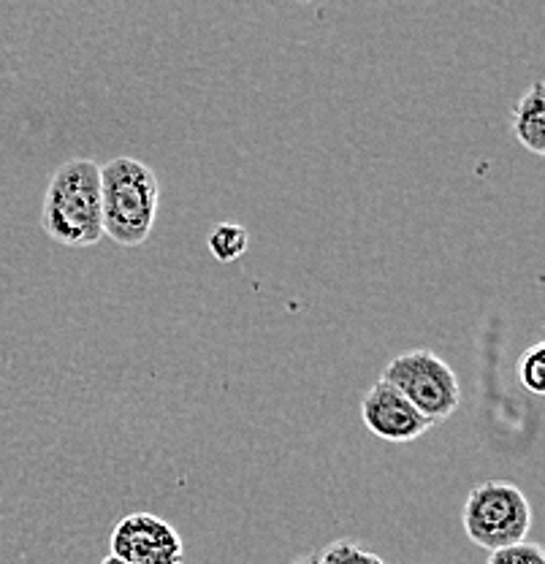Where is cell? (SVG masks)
I'll use <instances>...</instances> for the list:
<instances>
[{"mask_svg":"<svg viewBox=\"0 0 545 564\" xmlns=\"http://www.w3.org/2000/svg\"><path fill=\"white\" fill-rule=\"evenodd\" d=\"M41 228L46 237L66 247H92L103 237L101 166L90 158L66 161L44 193Z\"/></svg>","mask_w":545,"mask_h":564,"instance_id":"obj_1","label":"cell"},{"mask_svg":"<svg viewBox=\"0 0 545 564\" xmlns=\"http://www.w3.org/2000/svg\"><path fill=\"white\" fill-rule=\"evenodd\" d=\"M161 207V187L150 166L137 158H111L101 166L103 237L122 247H139L150 239Z\"/></svg>","mask_w":545,"mask_h":564,"instance_id":"obj_2","label":"cell"},{"mask_svg":"<svg viewBox=\"0 0 545 564\" xmlns=\"http://www.w3.org/2000/svg\"><path fill=\"white\" fill-rule=\"evenodd\" d=\"M461 521L467 538L494 554L508 545L524 543L532 529V505L519 486L486 480L467 497Z\"/></svg>","mask_w":545,"mask_h":564,"instance_id":"obj_3","label":"cell"},{"mask_svg":"<svg viewBox=\"0 0 545 564\" xmlns=\"http://www.w3.org/2000/svg\"><path fill=\"white\" fill-rule=\"evenodd\" d=\"M396 391L437 426L439 421L450 419L461 404V386L450 364H445L432 350H407L389 361L383 378Z\"/></svg>","mask_w":545,"mask_h":564,"instance_id":"obj_4","label":"cell"},{"mask_svg":"<svg viewBox=\"0 0 545 564\" xmlns=\"http://www.w3.org/2000/svg\"><path fill=\"white\" fill-rule=\"evenodd\" d=\"M109 549L126 564H182L185 545L179 532L155 513H128L111 529Z\"/></svg>","mask_w":545,"mask_h":564,"instance_id":"obj_5","label":"cell"},{"mask_svg":"<svg viewBox=\"0 0 545 564\" xmlns=\"http://www.w3.org/2000/svg\"><path fill=\"white\" fill-rule=\"evenodd\" d=\"M361 419L363 426L378 440H385V443H413V440L424 437L435 426L385 380H378L367 391L361 402Z\"/></svg>","mask_w":545,"mask_h":564,"instance_id":"obj_6","label":"cell"},{"mask_svg":"<svg viewBox=\"0 0 545 564\" xmlns=\"http://www.w3.org/2000/svg\"><path fill=\"white\" fill-rule=\"evenodd\" d=\"M513 133L532 155H545V101L543 82H532L530 90L519 98L513 111Z\"/></svg>","mask_w":545,"mask_h":564,"instance_id":"obj_7","label":"cell"},{"mask_svg":"<svg viewBox=\"0 0 545 564\" xmlns=\"http://www.w3.org/2000/svg\"><path fill=\"white\" fill-rule=\"evenodd\" d=\"M209 252L218 258L220 263H233L237 258H242L248 252L250 245V234L248 228L239 226V223H220L209 231Z\"/></svg>","mask_w":545,"mask_h":564,"instance_id":"obj_8","label":"cell"},{"mask_svg":"<svg viewBox=\"0 0 545 564\" xmlns=\"http://www.w3.org/2000/svg\"><path fill=\"white\" fill-rule=\"evenodd\" d=\"M515 378L524 386V391H530L532 397H543L545 393V345L535 343L532 348H526L519 356L515 364Z\"/></svg>","mask_w":545,"mask_h":564,"instance_id":"obj_9","label":"cell"},{"mask_svg":"<svg viewBox=\"0 0 545 564\" xmlns=\"http://www.w3.org/2000/svg\"><path fill=\"white\" fill-rule=\"evenodd\" d=\"M320 564H385L372 551H363L361 545L350 543V540H337L331 543L324 554H318Z\"/></svg>","mask_w":545,"mask_h":564,"instance_id":"obj_10","label":"cell"},{"mask_svg":"<svg viewBox=\"0 0 545 564\" xmlns=\"http://www.w3.org/2000/svg\"><path fill=\"white\" fill-rule=\"evenodd\" d=\"M489 564H545V554L535 543H515L491 554Z\"/></svg>","mask_w":545,"mask_h":564,"instance_id":"obj_11","label":"cell"},{"mask_svg":"<svg viewBox=\"0 0 545 564\" xmlns=\"http://www.w3.org/2000/svg\"><path fill=\"white\" fill-rule=\"evenodd\" d=\"M293 564H320V562H318V556H307V560H298V562H293Z\"/></svg>","mask_w":545,"mask_h":564,"instance_id":"obj_12","label":"cell"},{"mask_svg":"<svg viewBox=\"0 0 545 564\" xmlns=\"http://www.w3.org/2000/svg\"><path fill=\"white\" fill-rule=\"evenodd\" d=\"M101 564H126V562H120V560H115V556H107V560H103Z\"/></svg>","mask_w":545,"mask_h":564,"instance_id":"obj_13","label":"cell"}]
</instances>
